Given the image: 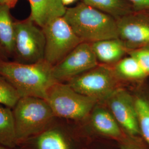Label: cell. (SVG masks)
Masks as SVG:
<instances>
[{"label":"cell","instance_id":"cell-3","mask_svg":"<svg viewBox=\"0 0 149 149\" xmlns=\"http://www.w3.org/2000/svg\"><path fill=\"white\" fill-rule=\"evenodd\" d=\"M13 114L18 142L42 132L55 116L47 101L36 97H21Z\"/></svg>","mask_w":149,"mask_h":149},{"label":"cell","instance_id":"cell-13","mask_svg":"<svg viewBox=\"0 0 149 149\" xmlns=\"http://www.w3.org/2000/svg\"><path fill=\"white\" fill-rule=\"evenodd\" d=\"M91 122L93 128L103 135L115 138L122 136V132L117 120L110 112L98 108L93 111Z\"/></svg>","mask_w":149,"mask_h":149},{"label":"cell","instance_id":"cell-9","mask_svg":"<svg viewBox=\"0 0 149 149\" xmlns=\"http://www.w3.org/2000/svg\"><path fill=\"white\" fill-rule=\"evenodd\" d=\"M107 101L119 124L131 135L140 134L135 100L126 91L119 88L116 90Z\"/></svg>","mask_w":149,"mask_h":149},{"label":"cell","instance_id":"cell-11","mask_svg":"<svg viewBox=\"0 0 149 149\" xmlns=\"http://www.w3.org/2000/svg\"><path fill=\"white\" fill-rule=\"evenodd\" d=\"M31 13L29 18L42 28L53 19L63 17L66 8L61 0H28Z\"/></svg>","mask_w":149,"mask_h":149},{"label":"cell","instance_id":"cell-24","mask_svg":"<svg viewBox=\"0 0 149 149\" xmlns=\"http://www.w3.org/2000/svg\"><path fill=\"white\" fill-rule=\"evenodd\" d=\"M120 149H140L138 146L134 145L133 144L124 143L121 144Z\"/></svg>","mask_w":149,"mask_h":149},{"label":"cell","instance_id":"cell-5","mask_svg":"<svg viewBox=\"0 0 149 149\" xmlns=\"http://www.w3.org/2000/svg\"><path fill=\"white\" fill-rule=\"evenodd\" d=\"M29 18L15 23L13 56L19 63L31 64L44 60L45 37L43 29Z\"/></svg>","mask_w":149,"mask_h":149},{"label":"cell","instance_id":"cell-27","mask_svg":"<svg viewBox=\"0 0 149 149\" xmlns=\"http://www.w3.org/2000/svg\"><path fill=\"white\" fill-rule=\"evenodd\" d=\"M0 149H7L6 148H3V147H2V146H0Z\"/></svg>","mask_w":149,"mask_h":149},{"label":"cell","instance_id":"cell-7","mask_svg":"<svg viewBox=\"0 0 149 149\" xmlns=\"http://www.w3.org/2000/svg\"><path fill=\"white\" fill-rule=\"evenodd\" d=\"M114 70L97 65L69 80L68 84L76 92L96 100H107L117 90Z\"/></svg>","mask_w":149,"mask_h":149},{"label":"cell","instance_id":"cell-25","mask_svg":"<svg viewBox=\"0 0 149 149\" xmlns=\"http://www.w3.org/2000/svg\"><path fill=\"white\" fill-rule=\"evenodd\" d=\"M8 55L3 49L0 46V61L3 60H7V56Z\"/></svg>","mask_w":149,"mask_h":149},{"label":"cell","instance_id":"cell-16","mask_svg":"<svg viewBox=\"0 0 149 149\" xmlns=\"http://www.w3.org/2000/svg\"><path fill=\"white\" fill-rule=\"evenodd\" d=\"M82 2L117 19L131 12L130 5L126 0H82Z\"/></svg>","mask_w":149,"mask_h":149},{"label":"cell","instance_id":"cell-19","mask_svg":"<svg viewBox=\"0 0 149 149\" xmlns=\"http://www.w3.org/2000/svg\"><path fill=\"white\" fill-rule=\"evenodd\" d=\"M140 133L149 145V102L142 98L135 100Z\"/></svg>","mask_w":149,"mask_h":149},{"label":"cell","instance_id":"cell-1","mask_svg":"<svg viewBox=\"0 0 149 149\" xmlns=\"http://www.w3.org/2000/svg\"><path fill=\"white\" fill-rule=\"evenodd\" d=\"M53 67L45 60L31 64L3 60L0 61V74L21 97H36L47 100L49 91L58 82L54 77Z\"/></svg>","mask_w":149,"mask_h":149},{"label":"cell","instance_id":"cell-12","mask_svg":"<svg viewBox=\"0 0 149 149\" xmlns=\"http://www.w3.org/2000/svg\"><path fill=\"white\" fill-rule=\"evenodd\" d=\"M91 44L98 61L106 64L117 63L122 59L127 49L119 38L102 40Z\"/></svg>","mask_w":149,"mask_h":149},{"label":"cell","instance_id":"cell-26","mask_svg":"<svg viewBox=\"0 0 149 149\" xmlns=\"http://www.w3.org/2000/svg\"><path fill=\"white\" fill-rule=\"evenodd\" d=\"M77 0H61V2L63 3V4L65 6H69L74 3V2H76Z\"/></svg>","mask_w":149,"mask_h":149},{"label":"cell","instance_id":"cell-6","mask_svg":"<svg viewBox=\"0 0 149 149\" xmlns=\"http://www.w3.org/2000/svg\"><path fill=\"white\" fill-rule=\"evenodd\" d=\"M45 37L44 60L53 66L82 42L64 17H57L42 28Z\"/></svg>","mask_w":149,"mask_h":149},{"label":"cell","instance_id":"cell-17","mask_svg":"<svg viewBox=\"0 0 149 149\" xmlns=\"http://www.w3.org/2000/svg\"><path fill=\"white\" fill-rule=\"evenodd\" d=\"M114 72L116 76L128 80L143 79L147 76L138 61L131 55L116 63Z\"/></svg>","mask_w":149,"mask_h":149},{"label":"cell","instance_id":"cell-23","mask_svg":"<svg viewBox=\"0 0 149 149\" xmlns=\"http://www.w3.org/2000/svg\"><path fill=\"white\" fill-rule=\"evenodd\" d=\"M18 0H0V3L4 4L8 6L10 8L13 7L16 5Z\"/></svg>","mask_w":149,"mask_h":149},{"label":"cell","instance_id":"cell-22","mask_svg":"<svg viewBox=\"0 0 149 149\" xmlns=\"http://www.w3.org/2000/svg\"><path fill=\"white\" fill-rule=\"evenodd\" d=\"M136 10L149 9V0H127Z\"/></svg>","mask_w":149,"mask_h":149},{"label":"cell","instance_id":"cell-4","mask_svg":"<svg viewBox=\"0 0 149 149\" xmlns=\"http://www.w3.org/2000/svg\"><path fill=\"white\" fill-rule=\"evenodd\" d=\"M47 101L55 116L74 120L86 117L98 102L76 92L69 84L59 82L49 91Z\"/></svg>","mask_w":149,"mask_h":149},{"label":"cell","instance_id":"cell-18","mask_svg":"<svg viewBox=\"0 0 149 149\" xmlns=\"http://www.w3.org/2000/svg\"><path fill=\"white\" fill-rule=\"evenodd\" d=\"M38 149H70L62 134L57 130L43 132L37 140Z\"/></svg>","mask_w":149,"mask_h":149},{"label":"cell","instance_id":"cell-10","mask_svg":"<svg viewBox=\"0 0 149 149\" xmlns=\"http://www.w3.org/2000/svg\"><path fill=\"white\" fill-rule=\"evenodd\" d=\"M119 38L127 48L149 44V23L130 14L118 19Z\"/></svg>","mask_w":149,"mask_h":149},{"label":"cell","instance_id":"cell-8","mask_svg":"<svg viewBox=\"0 0 149 149\" xmlns=\"http://www.w3.org/2000/svg\"><path fill=\"white\" fill-rule=\"evenodd\" d=\"M98 62L91 44L82 42L63 60L54 66V77L58 82L69 80L96 67Z\"/></svg>","mask_w":149,"mask_h":149},{"label":"cell","instance_id":"cell-21","mask_svg":"<svg viewBox=\"0 0 149 149\" xmlns=\"http://www.w3.org/2000/svg\"><path fill=\"white\" fill-rule=\"evenodd\" d=\"M130 55L138 61L146 74H149V48L134 50L130 52Z\"/></svg>","mask_w":149,"mask_h":149},{"label":"cell","instance_id":"cell-20","mask_svg":"<svg viewBox=\"0 0 149 149\" xmlns=\"http://www.w3.org/2000/svg\"><path fill=\"white\" fill-rule=\"evenodd\" d=\"M20 98L15 87L0 74V104L14 108Z\"/></svg>","mask_w":149,"mask_h":149},{"label":"cell","instance_id":"cell-14","mask_svg":"<svg viewBox=\"0 0 149 149\" xmlns=\"http://www.w3.org/2000/svg\"><path fill=\"white\" fill-rule=\"evenodd\" d=\"M10 8L0 3V46L7 54L12 55L14 50L15 28L11 18Z\"/></svg>","mask_w":149,"mask_h":149},{"label":"cell","instance_id":"cell-15","mask_svg":"<svg viewBox=\"0 0 149 149\" xmlns=\"http://www.w3.org/2000/svg\"><path fill=\"white\" fill-rule=\"evenodd\" d=\"M11 108L0 104V144L15 148L17 144L15 120Z\"/></svg>","mask_w":149,"mask_h":149},{"label":"cell","instance_id":"cell-2","mask_svg":"<svg viewBox=\"0 0 149 149\" xmlns=\"http://www.w3.org/2000/svg\"><path fill=\"white\" fill-rule=\"evenodd\" d=\"M63 17L84 42L119 38L116 18L83 2L66 8Z\"/></svg>","mask_w":149,"mask_h":149}]
</instances>
